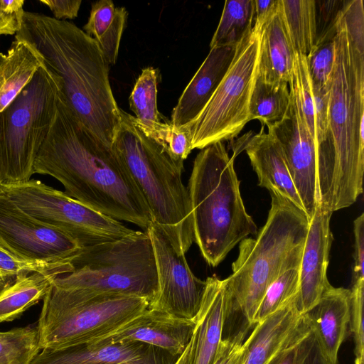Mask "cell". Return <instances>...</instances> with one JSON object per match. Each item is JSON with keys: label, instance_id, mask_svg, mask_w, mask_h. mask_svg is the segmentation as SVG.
Listing matches in <instances>:
<instances>
[{"label": "cell", "instance_id": "ba28073f", "mask_svg": "<svg viewBox=\"0 0 364 364\" xmlns=\"http://www.w3.org/2000/svg\"><path fill=\"white\" fill-rule=\"evenodd\" d=\"M73 270L53 283L99 294L136 296L150 304L158 293L153 245L146 231L82 248L71 261Z\"/></svg>", "mask_w": 364, "mask_h": 364}, {"label": "cell", "instance_id": "52a82bcc", "mask_svg": "<svg viewBox=\"0 0 364 364\" xmlns=\"http://www.w3.org/2000/svg\"><path fill=\"white\" fill-rule=\"evenodd\" d=\"M43 301L36 326L41 350L90 343L149 308L141 297L65 288L53 282Z\"/></svg>", "mask_w": 364, "mask_h": 364}, {"label": "cell", "instance_id": "83f0119b", "mask_svg": "<svg viewBox=\"0 0 364 364\" xmlns=\"http://www.w3.org/2000/svg\"><path fill=\"white\" fill-rule=\"evenodd\" d=\"M290 102L288 84L268 83L257 75L250 101V119H257L267 127L273 125L286 116Z\"/></svg>", "mask_w": 364, "mask_h": 364}, {"label": "cell", "instance_id": "bcb514c9", "mask_svg": "<svg viewBox=\"0 0 364 364\" xmlns=\"http://www.w3.org/2000/svg\"><path fill=\"white\" fill-rule=\"evenodd\" d=\"M354 364H364V357H355Z\"/></svg>", "mask_w": 364, "mask_h": 364}, {"label": "cell", "instance_id": "836d02e7", "mask_svg": "<svg viewBox=\"0 0 364 364\" xmlns=\"http://www.w3.org/2000/svg\"><path fill=\"white\" fill-rule=\"evenodd\" d=\"M73 270V266L71 262L46 263L24 259L17 257L0 244V274L4 280L3 287L21 277L34 272H60L66 274Z\"/></svg>", "mask_w": 364, "mask_h": 364}, {"label": "cell", "instance_id": "c3c4849f", "mask_svg": "<svg viewBox=\"0 0 364 364\" xmlns=\"http://www.w3.org/2000/svg\"><path fill=\"white\" fill-rule=\"evenodd\" d=\"M2 183V180H1V172H0V185Z\"/></svg>", "mask_w": 364, "mask_h": 364}, {"label": "cell", "instance_id": "5b68a950", "mask_svg": "<svg viewBox=\"0 0 364 364\" xmlns=\"http://www.w3.org/2000/svg\"><path fill=\"white\" fill-rule=\"evenodd\" d=\"M121 124L112 144L143 196L152 221L186 254L193 242V227L188 188L182 181L183 164L146 134L135 117L120 109Z\"/></svg>", "mask_w": 364, "mask_h": 364}, {"label": "cell", "instance_id": "4fadbf2b", "mask_svg": "<svg viewBox=\"0 0 364 364\" xmlns=\"http://www.w3.org/2000/svg\"><path fill=\"white\" fill-rule=\"evenodd\" d=\"M0 244L20 258L46 263L71 262L83 248L68 234L31 217L1 194Z\"/></svg>", "mask_w": 364, "mask_h": 364}, {"label": "cell", "instance_id": "44dd1931", "mask_svg": "<svg viewBox=\"0 0 364 364\" xmlns=\"http://www.w3.org/2000/svg\"><path fill=\"white\" fill-rule=\"evenodd\" d=\"M246 142L245 149L257 175L259 186L286 198L305 213L284 152L275 136L269 132H264L262 125L260 132Z\"/></svg>", "mask_w": 364, "mask_h": 364}, {"label": "cell", "instance_id": "ab89813d", "mask_svg": "<svg viewBox=\"0 0 364 364\" xmlns=\"http://www.w3.org/2000/svg\"><path fill=\"white\" fill-rule=\"evenodd\" d=\"M354 267L353 283L364 280V213H361L353 222Z\"/></svg>", "mask_w": 364, "mask_h": 364}, {"label": "cell", "instance_id": "1f68e13d", "mask_svg": "<svg viewBox=\"0 0 364 364\" xmlns=\"http://www.w3.org/2000/svg\"><path fill=\"white\" fill-rule=\"evenodd\" d=\"M40 350L36 327L0 332V364H30Z\"/></svg>", "mask_w": 364, "mask_h": 364}, {"label": "cell", "instance_id": "5bb4252c", "mask_svg": "<svg viewBox=\"0 0 364 364\" xmlns=\"http://www.w3.org/2000/svg\"><path fill=\"white\" fill-rule=\"evenodd\" d=\"M267 128L281 145L294 186L310 221L318 206L316 148L291 97L286 116Z\"/></svg>", "mask_w": 364, "mask_h": 364}, {"label": "cell", "instance_id": "6da1fadb", "mask_svg": "<svg viewBox=\"0 0 364 364\" xmlns=\"http://www.w3.org/2000/svg\"><path fill=\"white\" fill-rule=\"evenodd\" d=\"M33 173L53 176L68 195L112 218L144 231L152 222L143 196L114 150L84 126L61 91Z\"/></svg>", "mask_w": 364, "mask_h": 364}, {"label": "cell", "instance_id": "f35d334b", "mask_svg": "<svg viewBox=\"0 0 364 364\" xmlns=\"http://www.w3.org/2000/svg\"><path fill=\"white\" fill-rule=\"evenodd\" d=\"M24 0H0V36L15 35L21 28Z\"/></svg>", "mask_w": 364, "mask_h": 364}, {"label": "cell", "instance_id": "7bdbcfd3", "mask_svg": "<svg viewBox=\"0 0 364 364\" xmlns=\"http://www.w3.org/2000/svg\"><path fill=\"white\" fill-rule=\"evenodd\" d=\"M304 364H329L321 349L320 348L316 338Z\"/></svg>", "mask_w": 364, "mask_h": 364}, {"label": "cell", "instance_id": "f546056e", "mask_svg": "<svg viewBox=\"0 0 364 364\" xmlns=\"http://www.w3.org/2000/svg\"><path fill=\"white\" fill-rule=\"evenodd\" d=\"M130 109L144 132H149L161 122L157 107V73L152 67L142 70L129 98Z\"/></svg>", "mask_w": 364, "mask_h": 364}, {"label": "cell", "instance_id": "8992f818", "mask_svg": "<svg viewBox=\"0 0 364 364\" xmlns=\"http://www.w3.org/2000/svg\"><path fill=\"white\" fill-rule=\"evenodd\" d=\"M267 221L255 238L239 244V254L225 279L232 310L240 311L249 327L269 284L302 255L309 228L306 213L274 192Z\"/></svg>", "mask_w": 364, "mask_h": 364}, {"label": "cell", "instance_id": "7c38bea8", "mask_svg": "<svg viewBox=\"0 0 364 364\" xmlns=\"http://www.w3.org/2000/svg\"><path fill=\"white\" fill-rule=\"evenodd\" d=\"M146 232L153 245L159 287L149 308L174 317L193 320L203 301L206 281L194 275L185 254L176 248L158 224L152 221Z\"/></svg>", "mask_w": 364, "mask_h": 364}, {"label": "cell", "instance_id": "7a4b0ae2", "mask_svg": "<svg viewBox=\"0 0 364 364\" xmlns=\"http://www.w3.org/2000/svg\"><path fill=\"white\" fill-rule=\"evenodd\" d=\"M335 25L327 131L316 150L318 207L331 213L356 201L364 171V47L349 32L343 6Z\"/></svg>", "mask_w": 364, "mask_h": 364}, {"label": "cell", "instance_id": "ac0fdd59", "mask_svg": "<svg viewBox=\"0 0 364 364\" xmlns=\"http://www.w3.org/2000/svg\"><path fill=\"white\" fill-rule=\"evenodd\" d=\"M303 315L329 364H338V350L349 331L350 289L331 285Z\"/></svg>", "mask_w": 364, "mask_h": 364}, {"label": "cell", "instance_id": "e575fe53", "mask_svg": "<svg viewBox=\"0 0 364 364\" xmlns=\"http://www.w3.org/2000/svg\"><path fill=\"white\" fill-rule=\"evenodd\" d=\"M144 132L159 143L168 154L178 163L183 164L193 150L191 125L176 129L170 121L161 122L154 129Z\"/></svg>", "mask_w": 364, "mask_h": 364}, {"label": "cell", "instance_id": "4316f807", "mask_svg": "<svg viewBox=\"0 0 364 364\" xmlns=\"http://www.w3.org/2000/svg\"><path fill=\"white\" fill-rule=\"evenodd\" d=\"M279 4L295 51L306 56L317 39L316 1L279 0Z\"/></svg>", "mask_w": 364, "mask_h": 364}, {"label": "cell", "instance_id": "ee69618b", "mask_svg": "<svg viewBox=\"0 0 364 364\" xmlns=\"http://www.w3.org/2000/svg\"><path fill=\"white\" fill-rule=\"evenodd\" d=\"M117 364H162V359L124 362Z\"/></svg>", "mask_w": 364, "mask_h": 364}, {"label": "cell", "instance_id": "4dcf8cb0", "mask_svg": "<svg viewBox=\"0 0 364 364\" xmlns=\"http://www.w3.org/2000/svg\"><path fill=\"white\" fill-rule=\"evenodd\" d=\"M301 258V256L295 259L269 284L255 314L254 326L296 298L299 290Z\"/></svg>", "mask_w": 364, "mask_h": 364}, {"label": "cell", "instance_id": "f6af8a7d", "mask_svg": "<svg viewBox=\"0 0 364 364\" xmlns=\"http://www.w3.org/2000/svg\"><path fill=\"white\" fill-rule=\"evenodd\" d=\"M188 347L187 346L184 352L177 358L173 364H185L186 356L188 354Z\"/></svg>", "mask_w": 364, "mask_h": 364}, {"label": "cell", "instance_id": "74e56055", "mask_svg": "<svg viewBox=\"0 0 364 364\" xmlns=\"http://www.w3.org/2000/svg\"><path fill=\"white\" fill-rule=\"evenodd\" d=\"M247 327L223 338L213 364H243L245 357Z\"/></svg>", "mask_w": 364, "mask_h": 364}, {"label": "cell", "instance_id": "d590c367", "mask_svg": "<svg viewBox=\"0 0 364 364\" xmlns=\"http://www.w3.org/2000/svg\"><path fill=\"white\" fill-rule=\"evenodd\" d=\"M314 341L315 336L306 321L300 331L267 364H304Z\"/></svg>", "mask_w": 364, "mask_h": 364}, {"label": "cell", "instance_id": "603a6c76", "mask_svg": "<svg viewBox=\"0 0 364 364\" xmlns=\"http://www.w3.org/2000/svg\"><path fill=\"white\" fill-rule=\"evenodd\" d=\"M295 55L278 0L261 29L257 75L268 83L289 84Z\"/></svg>", "mask_w": 364, "mask_h": 364}, {"label": "cell", "instance_id": "60d3db41", "mask_svg": "<svg viewBox=\"0 0 364 364\" xmlns=\"http://www.w3.org/2000/svg\"><path fill=\"white\" fill-rule=\"evenodd\" d=\"M52 11L54 18L60 21L73 19L77 16L81 0H39Z\"/></svg>", "mask_w": 364, "mask_h": 364}, {"label": "cell", "instance_id": "b9f144b4", "mask_svg": "<svg viewBox=\"0 0 364 364\" xmlns=\"http://www.w3.org/2000/svg\"><path fill=\"white\" fill-rule=\"evenodd\" d=\"M278 0H254V28L261 30L262 27L277 6Z\"/></svg>", "mask_w": 364, "mask_h": 364}, {"label": "cell", "instance_id": "d4e9b609", "mask_svg": "<svg viewBox=\"0 0 364 364\" xmlns=\"http://www.w3.org/2000/svg\"><path fill=\"white\" fill-rule=\"evenodd\" d=\"M127 17L126 9L116 7L111 0H100L92 4L83 31L97 42L109 65H114L117 59Z\"/></svg>", "mask_w": 364, "mask_h": 364}, {"label": "cell", "instance_id": "484cf974", "mask_svg": "<svg viewBox=\"0 0 364 364\" xmlns=\"http://www.w3.org/2000/svg\"><path fill=\"white\" fill-rule=\"evenodd\" d=\"M60 272H34L21 277L0 289V323L19 318L43 299Z\"/></svg>", "mask_w": 364, "mask_h": 364}, {"label": "cell", "instance_id": "7402d4cb", "mask_svg": "<svg viewBox=\"0 0 364 364\" xmlns=\"http://www.w3.org/2000/svg\"><path fill=\"white\" fill-rule=\"evenodd\" d=\"M156 347L139 342L105 345L81 344L59 349L41 350L30 364H117L162 359Z\"/></svg>", "mask_w": 364, "mask_h": 364}, {"label": "cell", "instance_id": "d6986e66", "mask_svg": "<svg viewBox=\"0 0 364 364\" xmlns=\"http://www.w3.org/2000/svg\"><path fill=\"white\" fill-rule=\"evenodd\" d=\"M236 46L210 48L173 109L170 122L174 128L191 125L197 119L228 70Z\"/></svg>", "mask_w": 364, "mask_h": 364}, {"label": "cell", "instance_id": "cb8c5ba5", "mask_svg": "<svg viewBox=\"0 0 364 364\" xmlns=\"http://www.w3.org/2000/svg\"><path fill=\"white\" fill-rule=\"evenodd\" d=\"M43 60L28 43L15 39L0 52V113L14 100L42 66Z\"/></svg>", "mask_w": 364, "mask_h": 364}, {"label": "cell", "instance_id": "2e32d148", "mask_svg": "<svg viewBox=\"0 0 364 364\" xmlns=\"http://www.w3.org/2000/svg\"><path fill=\"white\" fill-rule=\"evenodd\" d=\"M332 213L318 206L309 223L300 262L299 290L296 299V305L301 314L309 311L331 286L326 271L333 239L330 229Z\"/></svg>", "mask_w": 364, "mask_h": 364}, {"label": "cell", "instance_id": "9a60e30c", "mask_svg": "<svg viewBox=\"0 0 364 364\" xmlns=\"http://www.w3.org/2000/svg\"><path fill=\"white\" fill-rule=\"evenodd\" d=\"M194 326V319L180 318L149 308L119 328L88 343L139 342L179 357L191 341Z\"/></svg>", "mask_w": 364, "mask_h": 364}, {"label": "cell", "instance_id": "7dc6e473", "mask_svg": "<svg viewBox=\"0 0 364 364\" xmlns=\"http://www.w3.org/2000/svg\"><path fill=\"white\" fill-rule=\"evenodd\" d=\"M3 286H4V280H3L1 275L0 274V289L3 287Z\"/></svg>", "mask_w": 364, "mask_h": 364}, {"label": "cell", "instance_id": "30bf717a", "mask_svg": "<svg viewBox=\"0 0 364 364\" xmlns=\"http://www.w3.org/2000/svg\"><path fill=\"white\" fill-rule=\"evenodd\" d=\"M260 32L252 27L237 45L224 77L191 125L192 149L232 139L250 121L249 107L257 75Z\"/></svg>", "mask_w": 364, "mask_h": 364}, {"label": "cell", "instance_id": "3957f363", "mask_svg": "<svg viewBox=\"0 0 364 364\" xmlns=\"http://www.w3.org/2000/svg\"><path fill=\"white\" fill-rule=\"evenodd\" d=\"M15 39L31 46L60 80L61 93L84 126L112 147L121 124L109 64L97 42L75 24L24 11Z\"/></svg>", "mask_w": 364, "mask_h": 364}, {"label": "cell", "instance_id": "e0dca14e", "mask_svg": "<svg viewBox=\"0 0 364 364\" xmlns=\"http://www.w3.org/2000/svg\"><path fill=\"white\" fill-rule=\"evenodd\" d=\"M195 326L185 364H213L223 329L232 310L231 296L225 279L209 277Z\"/></svg>", "mask_w": 364, "mask_h": 364}, {"label": "cell", "instance_id": "8d00e7d4", "mask_svg": "<svg viewBox=\"0 0 364 364\" xmlns=\"http://www.w3.org/2000/svg\"><path fill=\"white\" fill-rule=\"evenodd\" d=\"M350 289L349 330L353 334L355 357H364V280L353 283Z\"/></svg>", "mask_w": 364, "mask_h": 364}, {"label": "cell", "instance_id": "ffe728a7", "mask_svg": "<svg viewBox=\"0 0 364 364\" xmlns=\"http://www.w3.org/2000/svg\"><path fill=\"white\" fill-rule=\"evenodd\" d=\"M296 299L255 323L245 341L243 364H267L304 327L306 320L299 311Z\"/></svg>", "mask_w": 364, "mask_h": 364}, {"label": "cell", "instance_id": "d6a6232c", "mask_svg": "<svg viewBox=\"0 0 364 364\" xmlns=\"http://www.w3.org/2000/svg\"><path fill=\"white\" fill-rule=\"evenodd\" d=\"M336 20L333 26L320 35L306 56L312 85L318 88H328L335 60Z\"/></svg>", "mask_w": 364, "mask_h": 364}, {"label": "cell", "instance_id": "8fae6325", "mask_svg": "<svg viewBox=\"0 0 364 364\" xmlns=\"http://www.w3.org/2000/svg\"><path fill=\"white\" fill-rule=\"evenodd\" d=\"M0 194L35 219L68 234L82 247L118 240L134 231L40 181L1 183Z\"/></svg>", "mask_w": 364, "mask_h": 364}, {"label": "cell", "instance_id": "277c9868", "mask_svg": "<svg viewBox=\"0 0 364 364\" xmlns=\"http://www.w3.org/2000/svg\"><path fill=\"white\" fill-rule=\"evenodd\" d=\"M240 183L223 142L212 144L198 154L188 186L193 237L212 267L249 235L257 232L243 203Z\"/></svg>", "mask_w": 364, "mask_h": 364}, {"label": "cell", "instance_id": "f1b7e54d", "mask_svg": "<svg viewBox=\"0 0 364 364\" xmlns=\"http://www.w3.org/2000/svg\"><path fill=\"white\" fill-rule=\"evenodd\" d=\"M254 15V0L226 1L210 43V48L237 46L252 28Z\"/></svg>", "mask_w": 364, "mask_h": 364}, {"label": "cell", "instance_id": "9c48e42d", "mask_svg": "<svg viewBox=\"0 0 364 364\" xmlns=\"http://www.w3.org/2000/svg\"><path fill=\"white\" fill-rule=\"evenodd\" d=\"M60 80L43 65L0 113L2 183L29 181L36 156L55 119Z\"/></svg>", "mask_w": 364, "mask_h": 364}]
</instances>
